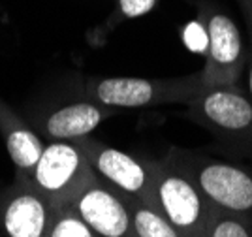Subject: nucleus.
I'll return each mask as SVG.
<instances>
[{
  "label": "nucleus",
  "mask_w": 252,
  "mask_h": 237,
  "mask_svg": "<svg viewBox=\"0 0 252 237\" xmlns=\"http://www.w3.org/2000/svg\"><path fill=\"white\" fill-rule=\"evenodd\" d=\"M47 237H98L70 205L57 207Z\"/></svg>",
  "instance_id": "ddd939ff"
},
{
  "label": "nucleus",
  "mask_w": 252,
  "mask_h": 237,
  "mask_svg": "<svg viewBox=\"0 0 252 237\" xmlns=\"http://www.w3.org/2000/svg\"><path fill=\"white\" fill-rule=\"evenodd\" d=\"M94 171L75 141H51L43 147V153L31 177L23 183L36 188L55 207L66 205L83 188Z\"/></svg>",
  "instance_id": "39448f33"
},
{
  "label": "nucleus",
  "mask_w": 252,
  "mask_h": 237,
  "mask_svg": "<svg viewBox=\"0 0 252 237\" xmlns=\"http://www.w3.org/2000/svg\"><path fill=\"white\" fill-rule=\"evenodd\" d=\"M169 158L196 183L213 209L252 222V171L200 155L177 153Z\"/></svg>",
  "instance_id": "20e7f679"
},
{
  "label": "nucleus",
  "mask_w": 252,
  "mask_h": 237,
  "mask_svg": "<svg viewBox=\"0 0 252 237\" xmlns=\"http://www.w3.org/2000/svg\"><path fill=\"white\" fill-rule=\"evenodd\" d=\"M130 207H132V226L136 237H181V234L155 207L137 200H130Z\"/></svg>",
  "instance_id": "f8f14e48"
},
{
  "label": "nucleus",
  "mask_w": 252,
  "mask_h": 237,
  "mask_svg": "<svg viewBox=\"0 0 252 237\" xmlns=\"http://www.w3.org/2000/svg\"><path fill=\"white\" fill-rule=\"evenodd\" d=\"M75 143L83 151L94 175L130 200L151 205L155 188V162L137 160L115 147L85 135Z\"/></svg>",
  "instance_id": "423d86ee"
},
{
  "label": "nucleus",
  "mask_w": 252,
  "mask_h": 237,
  "mask_svg": "<svg viewBox=\"0 0 252 237\" xmlns=\"http://www.w3.org/2000/svg\"><path fill=\"white\" fill-rule=\"evenodd\" d=\"M0 132H2L11 162L15 164L21 175V181H27L43 153L45 145L42 143V137L36 132H32L13 113L10 105H6L2 100H0Z\"/></svg>",
  "instance_id": "9b49d317"
},
{
  "label": "nucleus",
  "mask_w": 252,
  "mask_h": 237,
  "mask_svg": "<svg viewBox=\"0 0 252 237\" xmlns=\"http://www.w3.org/2000/svg\"><path fill=\"white\" fill-rule=\"evenodd\" d=\"M247 59H249V96H251V100H252V43H251V51L247 55Z\"/></svg>",
  "instance_id": "dca6fc26"
},
{
  "label": "nucleus",
  "mask_w": 252,
  "mask_h": 237,
  "mask_svg": "<svg viewBox=\"0 0 252 237\" xmlns=\"http://www.w3.org/2000/svg\"><path fill=\"white\" fill-rule=\"evenodd\" d=\"M189 117L231 151L252 156V100L237 85L205 87L189 103Z\"/></svg>",
  "instance_id": "f257e3e1"
},
{
  "label": "nucleus",
  "mask_w": 252,
  "mask_h": 237,
  "mask_svg": "<svg viewBox=\"0 0 252 237\" xmlns=\"http://www.w3.org/2000/svg\"><path fill=\"white\" fill-rule=\"evenodd\" d=\"M181 237H203L213 213L207 198L171 158L155 162L153 203Z\"/></svg>",
  "instance_id": "7ed1b4c3"
},
{
  "label": "nucleus",
  "mask_w": 252,
  "mask_h": 237,
  "mask_svg": "<svg viewBox=\"0 0 252 237\" xmlns=\"http://www.w3.org/2000/svg\"><path fill=\"white\" fill-rule=\"evenodd\" d=\"M205 89L200 73L168 79L143 77H93L87 81L89 100L105 107H147L160 103H189Z\"/></svg>",
  "instance_id": "f03ea898"
},
{
  "label": "nucleus",
  "mask_w": 252,
  "mask_h": 237,
  "mask_svg": "<svg viewBox=\"0 0 252 237\" xmlns=\"http://www.w3.org/2000/svg\"><path fill=\"white\" fill-rule=\"evenodd\" d=\"M205 43L207 62L201 70L205 87L237 85L249 53L233 19L219 10L205 15Z\"/></svg>",
  "instance_id": "6e6552de"
},
{
  "label": "nucleus",
  "mask_w": 252,
  "mask_h": 237,
  "mask_svg": "<svg viewBox=\"0 0 252 237\" xmlns=\"http://www.w3.org/2000/svg\"><path fill=\"white\" fill-rule=\"evenodd\" d=\"M160 0H117V8L111 13V19L107 21V29H113L117 23L125 19H136L141 15H147L151 10L157 8Z\"/></svg>",
  "instance_id": "2eb2a0df"
},
{
  "label": "nucleus",
  "mask_w": 252,
  "mask_h": 237,
  "mask_svg": "<svg viewBox=\"0 0 252 237\" xmlns=\"http://www.w3.org/2000/svg\"><path fill=\"white\" fill-rule=\"evenodd\" d=\"M55 211L47 198L21 181L4 202L2 224L10 237H47Z\"/></svg>",
  "instance_id": "1a4fd4ad"
},
{
  "label": "nucleus",
  "mask_w": 252,
  "mask_h": 237,
  "mask_svg": "<svg viewBox=\"0 0 252 237\" xmlns=\"http://www.w3.org/2000/svg\"><path fill=\"white\" fill-rule=\"evenodd\" d=\"M66 205H70L98 237H136L130 198L94 175Z\"/></svg>",
  "instance_id": "0eeeda50"
},
{
  "label": "nucleus",
  "mask_w": 252,
  "mask_h": 237,
  "mask_svg": "<svg viewBox=\"0 0 252 237\" xmlns=\"http://www.w3.org/2000/svg\"><path fill=\"white\" fill-rule=\"evenodd\" d=\"M117 109L93 100L74 102L55 109L43 119L42 132L51 141H77L96 130Z\"/></svg>",
  "instance_id": "9d476101"
},
{
  "label": "nucleus",
  "mask_w": 252,
  "mask_h": 237,
  "mask_svg": "<svg viewBox=\"0 0 252 237\" xmlns=\"http://www.w3.org/2000/svg\"><path fill=\"white\" fill-rule=\"evenodd\" d=\"M203 237H252V222L213 209Z\"/></svg>",
  "instance_id": "4468645a"
}]
</instances>
